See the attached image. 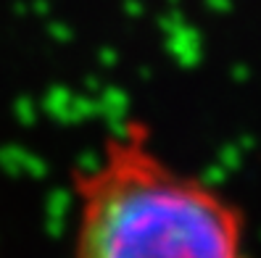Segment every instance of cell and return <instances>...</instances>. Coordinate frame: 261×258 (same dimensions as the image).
<instances>
[{
	"label": "cell",
	"mask_w": 261,
	"mask_h": 258,
	"mask_svg": "<svg viewBox=\"0 0 261 258\" xmlns=\"http://www.w3.org/2000/svg\"><path fill=\"white\" fill-rule=\"evenodd\" d=\"M71 258H253L243 208L124 121L76 171Z\"/></svg>",
	"instance_id": "cell-1"
}]
</instances>
